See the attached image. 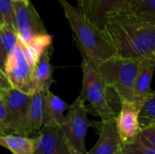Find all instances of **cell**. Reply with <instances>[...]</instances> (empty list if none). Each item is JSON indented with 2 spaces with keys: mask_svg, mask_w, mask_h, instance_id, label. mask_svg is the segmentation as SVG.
Instances as JSON below:
<instances>
[{
  "mask_svg": "<svg viewBox=\"0 0 155 154\" xmlns=\"http://www.w3.org/2000/svg\"><path fill=\"white\" fill-rule=\"evenodd\" d=\"M33 82L35 91H48L53 83V67L48 51H45L33 68Z\"/></svg>",
  "mask_w": 155,
  "mask_h": 154,
  "instance_id": "cell-16",
  "label": "cell"
},
{
  "mask_svg": "<svg viewBox=\"0 0 155 154\" xmlns=\"http://www.w3.org/2000/svg\"><path fill=\"white\" fill-rule=\"evenodd\" d=\"M6 57H7V54H6V51H5L4 39H3V34H2V31H1V27H0V69L3 72L5 71V62H6Z\"/></svg>",
  "mask_w": 155,
  "mask_h": 154,
  "instance_id": "cell-25",
  "label": "cell"
},
{
  "mask_svg": "<svg viewBox=\"0 0 155 154\" xmlns=\"http://www.w3.org/2000/svg\"><path fill=\"white\" fill-rule=\"evenodd\" d=\"M153 92H154V93H155V91H153Z\"/></svg>",
  "mask_w": 155,
  "mask_h": 154,
  "instance_id": "cell-31",
  "label": "cell"
},
{
  "mask_svg": "<svg viewBox=\"0 0 155 154\" xmlns=\"http://www.w3.org/2000/svg\"><path fill=\"white\" fill-rule=\"evenodd\" d=\"M121 103V110L115 117V123L121 143H134L141 133L139 123L140 108L133 102H124Z\"/></svg>",
  "mask_w": 155,
  "mask_h": 154,
  "instance_id": "cell-10",
  "label": "cell"
},
{
  "mask_svg": "<svg viewBox=\"0 0 155 154\" xmlns=\"http://www.w3.org/2000/svg\"><path fill=\"white\" fill-rule=\"evenodd\" d=\"M117 154H122V152H121V149H119V151H118V152Z\"/></svg>",
  "mask_w": 155,
  "mask_h": 154,
  "instance_id": "cell-30",
  "label": "cell"
},
{
  "mask_svg": "<svg viewBox=\"0 0 155 154\" xmlns=\"http://www.w3.org/2000/svg\"><path fill=\"white\" fill-rule=\"evenodd\" d=\"M154 57H155V54H154Z\"/></svg>",
  "mask_w": 155,
  "mask_h": 154,
  "instance_id": "cell-32",
  "label": "cell"
},
{
  "mask_svg": "<svg viewBox=\"0 0 155 154\" xmlns=\"http://www.w3.org/2000/svg\"><path fill=\"white\" fill-rule=\"evenodd\" d=\"M134 0H93L88 18L102 29L106 20L119 14Z\"/></svg>",
  "mask_w": 155,
  "mask_h": 154,
  "instance_id": "cell-14",
  "label": "cell"
},
{
  "mask_svg": "<svg viewBox=\"0 0 155 154\" xmlns=\"http://www.w3.org/2000/svg\"><path fill=\"white\" fill-rule=\"evenodd\" d=\"M5 134H7V133L0 126V136H2V135H5Z\"/></svg>",
  "mask_w": 155,
  "mask_h": 154,
  "instance_id": "cell-28",
  "label": "cell"
},
{
  "mask_svg": "<svg viewBox=\"0 0 155 154\" xmlns=\"http://www.w3.org/2000/svg\"><path fill=\"white\" fill-rule=\"evenodd\" d=\"M0 146L13 154H35V139L21 134H5L0 136Z\"/></svg>",
  "mask_w": 155,
  "mask_h": 154,
  "instance_id": "cell-17",
  "label": "cell"
},
{
  "mask_svg": "<svg viewBox=\"0 0 155 154\" xmlns=\"http://www.w3.org/2000/svg\"><path fill=\"white\" fill-rule=\"evenodd\" d=\"M77 4H78V8L83 11L84 8V0H77Z\"/></svg>",
  "mask_w": 155,
  "mask_h": 154,
  "instance_id": "cell-27",
  "label": "cell"
},
{
  "mask_svg": "<svg viewBox=\"0 0 155 154\" xmlns=\"http://www.w3.org/2000/svg\"><path fill=\"white\" fill-rule=\"evenodd\" d=\"M8 24L15 27L12 0H0V25Z\"/></svg>",
  "mask_w": 155,
  "mask_h": 154,
  "instance_id": "cell-22",
  "label": "cell"
},
{
  "mask_svg": "<svg viewBox=\"0 0 155 154\" xmlns=\"http://www.w3.org/2000/svg\"><path fill=\"white\" fill-rule=\"evenodd\" d=\"M139 123L141 128L155 123V93L144 102L139 111Z\"/></svg>",
  "mask_w": 155,
  "mask_h": 154,
  "instance_id": "cell-20",
  "label": "cell"
},
{
  "mask_svg": "<svg viewBox=\"0 0 155 154\" xmlns=\"http://www.w3.org/2000/svg\"><path fill=\"white\" fill-rule=\"evenodd\" d=\"M120 145L121 140L117 133L115 119L102 122L98 140L86 154H117Z\"/></svg>",
  "mask_w": 155,
  "mask_h": 154,
  "instance_id": "cell-12",
  "label": "cell"
},
{
  "mask_svg": "<svg viewBox=\"0 0 155 154\" xmlns=\"http://www.w3.org/2000/svg\"><path fill=\"white\" fill-rule=\"evenodd\" d=\"M82 57L83 85L78 97L92 105L102 122L114 120L116 115L108 101V87L105 82L93 63L83 54Z\"/></svg>",
  "mask_w": 155,
  "mask_h": 154,
  "instance_id": "cell-4",
  "label": "cell"
},
{
  "mask_svg": "<svg viewBox=\"0 0 155 154\" xmlns=\"http://www.w3.org/2000/svg\"><path fill=\"white\" fill-rule=\"evenodd\" d=\"M122 154H155V147L147 143L141 135L132 143H121Z\"/></svg>",
  "mask_w": 155,
  "mask_h": 154,
  "instance_id": "cell-19",
  "label": "cell"
},
{
  "mask_svg": "<svg viewBox=\"0 0 155 154\" xmlns=\"http://www.w3.org/2000/svg\"><path fill=\"white\" fill-rule=\"evenodd\" d=\"M13 2H23V3H29L30 0H12Z\"/></svg>",
  "mask_w": 155,
  "mask_h": 154,
  "instance_id": "cell-29",
  "label": "cell"
},
{
  "mask_svg": "<svg viewBox=\"0 0 155 154\" xmlns=\"http://www.w3.org/2000/svg\"><path fill=\"white\" fill-rule=\"evenodd\" d=\"M116 55L142 61L154 57L155 24L127 15H116L102 27Z\"/></svg>",
  "mask_w": 155,
  "mask_h": 154,
  "instance_id": "cell-1",
  "label": "cell"
},
{
  "mask_svg": "<svg viewBox=\"0 0 155 154\" xmlns=\"http://www.w3.org/2000/svg\"><path fill=\"white\" fill-rule=\"evenodd\" d=\"M119 14L155 24V0H134Z\"/></svg>",
  "mask_w": 155,
  "mask_h": 154,
  "instance_id": "cell-18",
  "label": "cell"
},
{
  "mask_svg": "<svg viewBox=\"0 0 155 154\" xmlns=\"http://www.w3.org/2000/svg\"><path fill=\"white\" fill-rule=\"evenodd\" d=\"M35 139V154H74L60 126L49 123L42 127Z\"/></svg>",
  "mask_w": 155,
  "mask_h": 154,
  "instance_id": "cell-8",
  "label": "cell"
},
{
  "mask_svg": "<svg viewBox=\"0 0 155 154\" xmlns=\"http://www.w3.org/2000/svg\"><path fill=\"white\" fill-rule=\"evenodd\" d=\"M12 88L8 79L6 78L5 73L0 69V90H7Z\"/></svg>",
  "mask_w": 155,
  "mask_h": 154,
  "instance_id": "cell-26",
  "label": "cell"
},
{
  "mask_svg": "<svg viewBox=\"0 0 155 154\" xmlns=\"http://www.w3.org/2000/svg\"><path fill=\"white\" fill-rule=\"evenodd\" d=\"M140 135L151 145L155 147V123L143 127Z\"/></svg>",
  "mask_w": 155,
  "mask_h": 154,
  "instance_id": "cell-24",
  "label": "cell"
},
{
  "mask_svg": "<svg viewBox=\"0 0 155 154\" xmlns=\"http://www.w3.org/2000/svg\"><path fill=\"white\" fill-rule=\"evenodd\" d=\"M46 92L37 90L32 94L31 103L23 124L24 136L29 137L31 134H37L42 129Z\"/></svg>",
  "mask_w": 155,
  "mask_h": 154,
  "instance_id": "cell-13",
  "label": "cell"
},
{
  "mask_svg": "<svg viewBox=\"0 0 155 154\" xmlns=\"http://www.w3.org/2000/svg\"><path fill=\"white\" fill-rule=\"evenodd\" d=\"M155 71V57L140 61L133 93V103L140 109L144 102L153 94L151 88Z\"/></svg>",
  "mask_w": 155,
  "mask_h": 154,
  "instance_id": "cell-11",
  "label": "cell"
},
{
  "mask_svg": "<svg viewBox=\"0 0 155 154\" xmlns=\"http://www.w3.org/2000/svg\"><path fill=\"white\" fill-rule=\"evenodd\" d=\"M85 103L77 97L70 105L64 123L60 126L67 143L74 154H86L85 137L90 121L87 118Z\"/></svg>",
  "mask_w": 155,
  "mask_h": 154,
  "instance_id": "cell-5",
  "label": "cell"
},
{
  "mask_svg": "<svg viewBox=\"0 0 155 154\" xmlns=\"http://www.w3.org/2000/svg\"><path fill=\"white\" fill-rule=\"evenodd\" d=\"M33 66L27 60L20 39L17 46L7 54L5 65V74L11 86L23 93L33 94L35 92L33 82Z\"/></svg>",
  "mask_w": 155,
  "mask_h": 154,
  "instance_id": "cell-6",
  "label": "cell"
},
{
  "mask_svg": "<svg viewBox=\"0 0 155 154\" xmlns=\"http://www.w3.org/2000/svg\"><path fill=\"white\" fill-rule=\"evenodd\" d=\"M13 5L15 29L19 39L25 45H28L37 38L48 34L41 17L31 2H13Z\"/></svg>",
  "mask_w": 155,
  "mask_h": 154,
  "instance_id": "cell-7",
  "label": "cell"
},
{
  "mask_svg": "<svg viewBox=\"0 0 155 154\" xmlns=\"http://www.w3.org/2000/svg\"><path fill=\"white\" fill-rule=\"evenodd\" d=\"M91 62L103 77L107 87L112 88L116 93L120 103L133 102L134 85L140 61L115 55L103 62Z\"/></svg>",
  "mask_w": 155,
  "mask_h": 154,
  "instance_id": "cell-3",
  "label": "cell"
},
{
  "mask_svg": "<svg viewBox=\"0 0 155 154\" xmlns=\"http://www.w3.org/2000/svg\"><path fill=\"white\" fill-rule=\"evenodd\" d=\"M74 33L81 54L93 62H103L116 55V52L104 31L78 7L67 0H58Z\"/></svg>",
  "mask_w": 155,
  "mask_h": 154,
  "instance_id": "cell-2",
  "label": "cell"
},
{
  "mask_svg": "<svg viewBox=\"0 0 155 154\" xmlns=\"http://www.w3.org/2000/svg\"><path fill=\"white\" fill-rule=\"evenodd\" d=\"M0 126L7 133V134H8V132L10 131L13 132L12 122H11L9 113L1 97H0Z\"/></svg>",
  "mask_w": 155,
  "mask_h": 154,
  "instance_id": "cell-23",
  "label": "cell"
},
{
  "mask_svg": "<svg viewBox=\"0 0 155 154\" xmlns=\"http://www.w3.org/2000/svg\"><path fill=\"white\" fill-rule=\"evenodd\" d=\"M0 97L9 113L13 132L23 135V124L31 103L32 94L23 93L12 87L0 91Z\"/></svg>",
  "mask_w": 155,
  "mask_h": 154,
  "instance_id": "cell-9",
  "label": "cell"
},
{
  "mask_svg": "<svg viewBox=\"0 0 155 154\" xmlns=\"http://www.w3.org/2000/svg\"><path fill=\"white\" fill-rule=\"evenodd\" d=\"M69 108V104H67L64 101H63L61 98L54 95L50 90H48L45 93V99L43 126L49 123H54L61 126L65 121V116L64 115V113Z\"/></svg>",
  "mask_w": 155,
  "mask_h": 154,
  "instance_id": "cell-15",
  "label": "cell"
},
{
  "mask_svg": "<svg viewBox=\"0 0 155 154\" xmlns=\"http://www.w3.org/2000/svg\"><path fill=\"white\" fill-rule=\"evenodd\" d=\"M0 27L3 34L5 51L8 54L17 46L19 42V36L15 27H14L13 25H10L8 24H3L0 25Z\"/></svg>",
  "mask_w": 155,
  "mask_h": 154,
  "instance_id": "cell-21",
  "label": "cell"
},
{
  "mask_svg": "<svg viewBox=\"0 0 155 154\" xmlns=\"http://www.w3.org/2000/svg\"><path fill=\"white\" fill-rule=\"evenodd\" d=\"M0 91H1V90H0Z\"/></svg>",
  "mask_w": 155,
  "mask_h": 154,
  "instance_id": "cell-33",
  "label": "cell"
}]
</instances>
